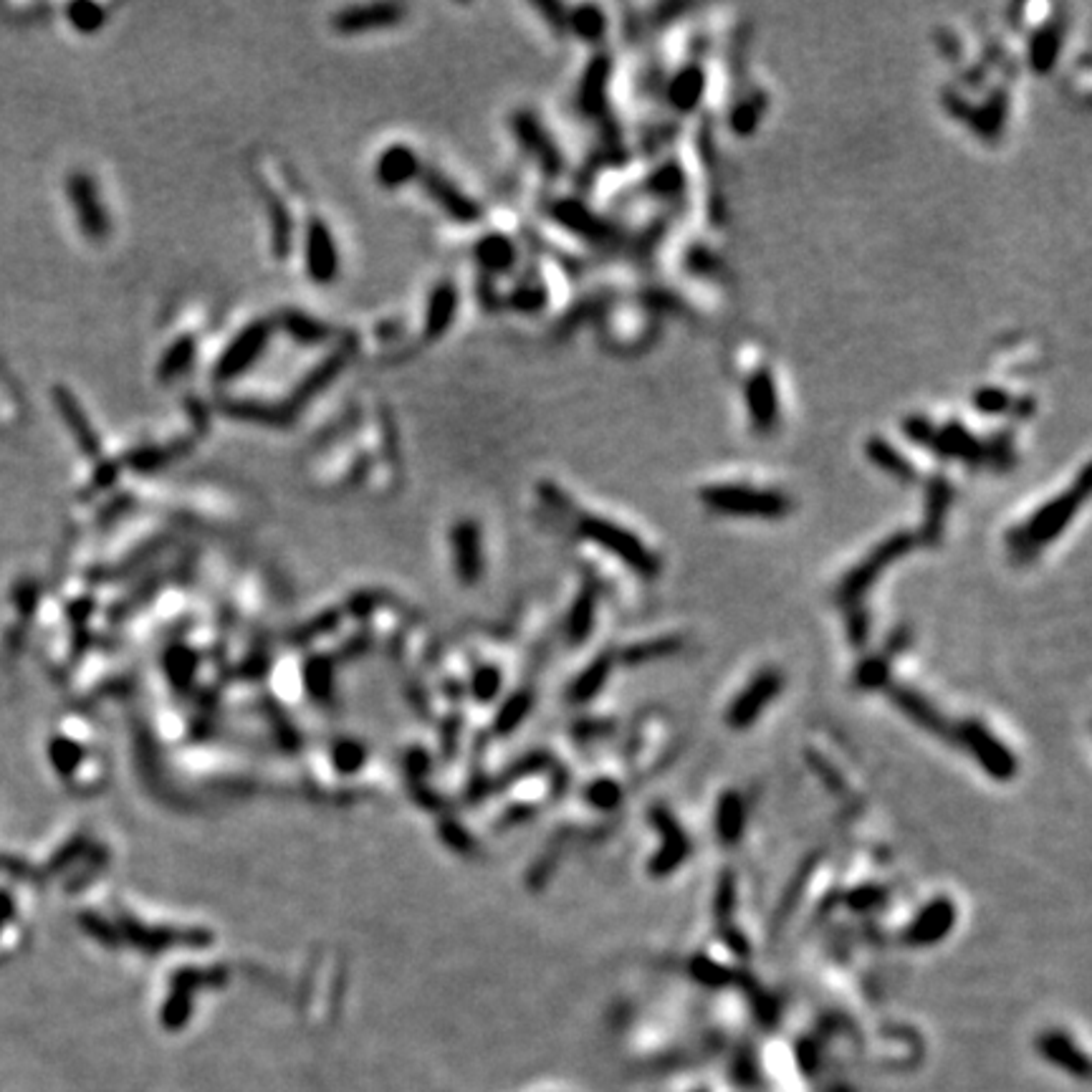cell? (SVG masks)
<instances>
[{
	"label": "cell",
	"instance_id": "obj_42",
	"mask_svg": "<svg viewBox=\"0 0 1092 1092\" xmlns=\"http://www.w3.org/2000/svg\"><path fill=\"white\" fill-rule=\"evenodd\" d=\"M731 119H733V127H736V132H741V135H749V132H754L756 122H759V112H756L754 101L738 104V107L733 109Z\"/></svg>",
	"mask_w": 1092,
	"mask_h": 1092
},
{
	"label": "cell",
	"instance_id": "obj_43",
	"mask_svg": "<svg viewBox=\"0 0 1092 1092\" xmlns=\"http://www.w3.org/2000/svg\"><path fill=\"white\" fill-rule=\"evenodd\" d=\"M807 759H809V762H812V764H815V772L820 774L822 781H825V784L830 786V789H833V791H842V779H839V774H837V772H833V767H827V764L822 762V759H820V756H817V754H809Z\"/></svg>",
	"mask_w": 1092,
	"mask_h": 1092
},
{
	"label": "cell",
	"instance_id": "obj_24",
	"mask_svg": "<svg viewBox=\"0 0 1092 1092\" xmlns=\"http://www.w3.org/2000/svg\"><path fill=\"white\" fill-rule=\"evenodd\" d=\"M706 91V77L698 66H688L670 84V101L680 112H691Z\"/></svg>",
	"mask_w": 1092,
	"mask_h": 1092
},
{
	"label": "cell",
	"instance_id": "obj_1",
	"mask_svg": "<svg viewBox=\"0 0 1092 1092\" xmlns=\"http://www.w3.org/2000/svg\"><path fill=\"white\" fill-rule=\"evenodd\" d=\"M1087 498V468L1080 473L1077 484H1072V489H1067L1064 493L1047 501L1045 506H1039L1024 524H1019L1016 529H1011L1006 534V546L1016 559H1032L1039 551L1045 549L1047 544H1052L1055 539H1060L1064 534V529L1069 526V521L1077 516V511L1082 508Z\"/></svg>",
	"mask_w": 1092,
	"mask_h": 1092
},
{
	"label": "cell",
	"instance_id": "obj_9",
	"mask_svg": "<svg viewBox=\"0 0 1092 1092\" xmlns=\"http://www.w3.org/2000/svg\"><path fill=\"white\" fill-rule=\"evenodd\" d=\"M268 337H271V324L268 321H254V324H249L243 331H238L236 339L228 344L218 367H215L218 379H236L243 373H249L251 367L259 362V357L263 355Z\"/></svg>",
	"mask_w": 1092,
	"mask_h": 1092
},
{
	"label": "cell",
	"instance_id": "obj_32",
	"mask_svg": "<svg viewBox=\"0 0 1092 1092\" xmlns=\"http://www.w3.org/2000/svg\"><path fill=\"white\" fill-rule=\"evenodd\" d=\"M604 86H607V66L604 61H597L587 72L585 82H582V107L585 109H600L604 101Z\"/></svg>",
	"mask_w": 1092,
	"mask_h": 1092
},
{
	"label": "cell",
	"instance_id": "obj_22",
	"mask_svg": "<svg viewBox=\"0 0 1092 1092\" xmlns=\"http://www.w3.org/2000/svg\"><path fill=\"white\" fill-rule=\"evenodd\" d=\"M1039 1050H1042V1055H1045L1047 1060L1057 1063L1060 1067L1069 1069V1072L1074 1074H1085L1087 1060L1080 1055V1050L1064 1037V1034H1057V1032L1045 1034V1037L1039 1039Z\"/></svg>",
	"mask_w": 1092,
	"mask_h": 1092
},
{
	"label": "cell",
	"instance_id": "obj_7",
	"mask_svg": "<svg viewBox=\"0 0 1092 1092\" xmlns=\"http://www.w3.org/2000/svg\"><path fill=\"white\" fill-rule=\"evenodd\" d=\"M650 825L656 827L658 837H661V850L650 857L648 870L653 878H670L673 873H678V868L683 865L693 852L691 837L685 834L683 825L678 822V817L662 804L650 807L648 812Z\"/></svg>",
	"mask_w": 1092,
	"mask_h": 1092
},
{
	"label": "cell",
	"instance_id": "obj_25",
	"mask_svg": "<svg viewBox=\"0 0 1092 1092\" xmlns=\"http://www.w3.org/2000/svg\"><path fill=\"white\" fill-rule=\"evenodd\" d=\"M950 498H953V493H950V486L944 484V481H936V484L928 489L926 524H923L928 542H939L941 532H944V521H946V516H948Z\"/></svg>",
	"mask_w": 1092,
	"mask_h": 1092
},
{
	"label": "cell",
	"instance_id": "obj_33",
	"mask_svg": "<svg viewBox=\"0 0 1092 1092\" xmlns=\"http://www.w3.org/2000/svg\"><path fill=\"white\" fill-rule=\"evenodd\" d=\"M609 673H612V656L597 658V661L590 665V670H587V673L579 678L577 698L587 701V698L597 696V693H600V688L604 685V680L609 678Z\"/></svg>",
	"mask_w": 1092,
	"mask_h": 1092
},
{
	"label": "cell",
	"instance_id": "obj_17",
	"mask_svg": "<svg viewBox=\"0 0 1092 1092\" xmlns=\"http://www.w3.org/2000/svg\"><path fill=\"white\" fill-rule=\"evenodd\" d=\"M746 822H749V804H746L744 794H738L736 789H726L718 797L716 804V834H718L720 844L733 847L744 839Z\"/></svg>",
	"mask_w": 1092,
	"mask_h": 1092
},
{
	"label": "cell",
	"instance_id": "obj_23",
	"mask_svg": "<svg viewBox=\"0 0 1092 1092\" xmlns=\"http://www.w3.org/2000/svg\"><path fill=\"white\" fill-rule=\"evenodd\" d=\"M476 256H479L481 266H484L486 271H490V273L511 271V266H514V260H516L514 243L508 241L506 236H498V233H493V236H486L484 241L476 246Z\"/></svg>",
	"mask_w": 1092,
	"mask_h": 1092
},
{
	"label": "cell",
	"instance_id": "obj_21",
	"mask_svg": "<svg viewBox=\"0 0 1092 1092\" xmlns=\"http://www.w3.org/2000/svg\"><path fill=\"white\" fill-rule=\"evenodd\" d=\"M428 183V190H431V196L435 198V202L440 207H443L445 213L450 215V218L455 220H476L481 215L479 205L471 201V198L463 193V190L455 188L450 180L440 178V175H435V172H431L426 178Z\"/></svg>",
	"mask_w": 1092,
	"mask_h": 1092
},
{
	"label": "cell",
	"instance_id": "obj_29",
	"mask_svg": "<svg viewBox=\"0 0 1092 1092\" xmlns=\"http://www.w3.org/2000/svg\"><path fill=\"white\" fill-rule=\"evenodd\" d=\"M1060 48H1063V33H1060V29L1050 26V29L1039 30L1037 36H1034L1032 46H1029V64H1034L1037 72H1047V69L1055 66Z\"/></svg>",
	"mask_w": 1092,
	"mask_h": 1092
},
{
	"label": "cell",
	"instance_id": "obj_35",
	"mask_svg": "<svg viewBox=\"0 0 1092 1092\" xmlns=\"http://www.w3.org/2000/svg\"><path fill=\"white\" fill-rule=\"evenodd\" d=\"M886 888L880 886H860L847 895V908H852L855 913H868V910L880 908L886 903Z\"/></svg>",
	"mask_w": 1092,
	"mask_h": 1092
},
{
	"label": "cell",
	"instance_id": "obj_15",
	"mask_svg": "<svg viewBox=\"0 0 1092 1092\" xmlns=\"http://www.w3.org/2000/svg\"><path fill=\"white\" fill-rule=\"evenodd\" d=\"M514 132H516V140L521 143V147L532 154L534 160H537L539 165L544 167V170L551 172V175H554V172H559V167H561L559 149L554 147L551 137L546 135V130H544L542 125H539V119L534 117V114H529V112L516 114V117H514Z\"/></svg>",
	"mask_w": 1092,
	"mask_h": 1092
},
{
	"label": "cell",
	"instance_id": "obj_19",
	"mask_svg": "<svg viewBox=\"0 0 1092 1092\" xmlns=\"http://www.w3.org/2000/svg\"><path fill=\"white\" fill-rule=\"evenodd\" d=\"M455 314H458V291L450 281H440L432 289L431 299H428V312H426V324H423V334L431 342L445 337L448 329L453 326Z\"/></svg>",
	"mask_w": 1092,
	"mask_h": 1092
},
{
	"label": "cell",
	"instance_id": "obj_14",
	"mask_svg": "<svg viewBox=\"0 0 1092 1092\" xmlns=\"http://www.w3.org/2000/svg\"><path fill=\"white\" fill-rule=\"evenodd\" d=\"M402 8L390 6V3H373V6H352L344 8L334 16V29L339 33H367V30H379L390 29V26L400 24Z\"/></svg>",
	"mask_w": 1092,
	"mask_h": 1092
},
{
	"label": "cell",
	"instance_id": "obj_26",
	"mask_svg": "<svg viewBox=\"0 0 1092 1092\" xmlns=\"http://www.w3.org/2000/svg\"><path fill=\"white\" fill-rule=\"evenodd\" d=\"M680 650H683V640L675 638V635H667V638L645 640V643L627 648L625 661L630 662V665H643V662L662 661V658L675 656V653H680Z\"/></svg>",
	"mask_w": 1092,
	"mask_h": 1092
},
{
	"label": "cell",
	"instance_id": "obj_39",
	"mask_svg": "<svg viewBox=\"0 0 1092 1092\" xmlns=\"http://www.w3.org/2000/svg\"><path fill=\"white\" fill-rule=\"evenodd\" d=\"M592 620H595V595L585 592V597L577 603L572 620V632L577 640H585L592 630Z\"/></svg>",
	"mask_w": 1092,
	"mask_h": 1092
},
{
	"label": "cell",
	"instance_id": "obj_37",
	"mask_svg": "<svg viewBox=\"0 0 1092 1092\" xmlns=\"http://www.w3.org/2000/svg\"><path fill=\"white\" fill-rule=\"evenodd\" d=\"M691 974L696 976L701 984H709V986H718V984H726L731 976H728V971L723 966H718L716 961H711V958L706 956H696L691 961Z\"/></svg>",
	"mask_w": 1092,
	"mask_h": 1092
},
{
	"label": "cell",
	"instance_id": "obj_38",
	"mask_svg": "<svg viewBox=\"0 0 1092 1092\" xmlns=\"http://www.w3.org/2000/svg\"><path fill=\"white\" fill-rule=\"evenodd\" d=\"M974 400H976V410H981V413L986 415H1002L1011 408V397L1004 390H999V387H986V390H979L974 395Z\"/></svg>",
	"mask_w": 1092,
	"mask_h": 1092
},
{
	"label": "cell",
	"instance_id": "obj_2",
	"mask_svg": "<svg viewBox=\"0 0 1092 1092\" xmlns=\"http://www.w3.org/2000/svg\"><path fill=\"white\" fill-rule=\"evenodd\" d=\"M703 503L723 516L738 519H781L791 511V501L781 490L754 489V486L723 484L709 486L701 493Z\"/></svg>",
	"mask_w": 1092,
	"mask_h": 1092
},
{
	"label": "cell",
	"instance_id": "obj_6",
	"mask_svg": "<svg viewBox=\"0 0 1092 1092\" xmlns=\"http://www.w3.org/2000/svg\"><path fill=\"white\" fill-rule=\"evenodd\" d=\"M784 691V675L776 667H764L741 691L733 696L726 709V726L733 731H746L762 718L767 706H772Z\"/></svg>",
	"mask_w": 1092,
	"mask_h": 1092
},
{
	"label": "cell",
	"instance_id": "obj_18",
	"mask_svg": "<svg viewBox=\"0 0 1092 1092\" xmlns=\"http://www.w3.org/2000/svg\"><path fill=\"white\" fill-rule=\"evenodd\" d=\"M420 172L418 154L408 147V144H392L379 154L374 175L377 183L387 190H397L402 185H408L410 180Z\"/></svg>",
	"mask_w": 1092,
	"mask_h": 1092
},
{
	"label": "cell",
	"instance_id": "obj_27",
	"mask_svg": "<svg viewBox=\"0 0 1092 1092\" xmlns=\"http://www.w3.org/2000/svg\"><path fill=\"white\" fill-rule=\"evenodd\" d=\"M891 661L892 658L886 656H873L857 665L855 670V685L860 691H886L891 685Z\"/></svg>",
	"mask_w": 1092,
	"mask_h": 1092
},
{
	"label": "cell",
	"instance_id": "obj_16",
	"mask_svg": "<svg viewBox=\"0 0 1092 1092\" xmlns=\"http://www.w3.org/2000/svg\"><path fill=\"white\" fill-rule=\"evenodd\" d=\"M746 408H749L756 428L772 431L776 418H779V395H776L772 373L759 370L746 379Z\"/></svg>",
	"mask_w": 1092,
	"mask_h": 1092
},
{
	"label": "cell",
	"instance_id": "obj_28",
	"mask_svg": "<svg viewBox=\"0 0 1092 1092\" xmlns=\"http://www.w3.org/2000/svg\"><path fill=\"white\" fill-rule=\"evenodd\" d=\"M868 455L873 458L875 463H878V468H883V471L891 473V476H895V479L910 481L915 476L913 466L905 461V455L900 453L897 448H892L891 443H886V440H870Z\"/></svg>",
	"mask_w": 1092,
	"mask_h": 1092
},
{
	"label": "cell",
	"instance_id": "obj_40",
	"mask_svg": "<svg viewBox=\"0 0 1092 1092\" xmlns=\"http://www.w3.org/2000/svg\"><path fill=\"white\" fill-rule=\"evenodd\" d=\"M286 329H289L294 337L307 339V342L324 337V326L312 321L309 316H302V314H286Z\"/></svg>",
	"mask_w": 1092,
	"mask_h": 1092
},
{
	"label": "cell",
	"instance_id": "obj_36",
	"mask_svg": "<svg viewBox=\"0 0 1092 1092\" xmlns=\"http://www.w3.org/2000/svg\"><path fill=\"white\" fill-rule=\"evenodd\" d=\"M590 802L603 812H612L622 802V786L612 779H600L590 786Z\"/></svg>",
	"mask_w": 1092,
	"mask_h": 1092
},
{
	"label": "cell",
	"instance_id": "obj_41",
	"mask_svg": "<svg viewBox=\"0 0 1092 1092\" xmlns=\"http://www.w3.org/2000/svg\"><path fill=\"white\" fill-rule=\"evenodd\" d=\"M844 612H847V638H850L855 645L868 643V635H870V617H868V614L862 612L860 607L844 609Z\"/></svg>",
	"mask_w": 1092,
	"mask_h": 1092
},
{
	"label": "cell",
	"instance_id": "obj_5",
	"mask_svg": "<svg viewBox=\"0 0 1092 1092\" xmlns=\"http://www.w3.org/2000/svg\"><path fill=\"white\" fill-rule=\"evenodd\" d=\"M958 744L974 756L976 764L984 769L986 776H992L994 781H1011L1019 772V762H1016L1014 751L1006 749V744H1002L989 728L976 718L961 720L953 728Z\"/></svg>",
	"mask_w": 1092,
	"mask_h": 1092
},
{
	"label": "cell",
	"instance_id": "obj_34",
	"mask_svg": "<svg viewBox=\"0 0 1092 1092\" xmlns=\"http://www.w3.org/2000/svg\"><path fill=\"white\" fill-rule=\"evenodd\" d=\"M69 21L79 33H94L107 21V11L94 3H77V6H69Z\"/></svg>",
	"mask_w": 1092,
	"mask_h": 1092
},
{
	"label": "cell",
	"instance_id": "obj_3",
	"mask_svg": "<svg viewBox=\"0 0 1092 1092\" xmlns=\"http://www.w3.org/2000/svg\"><path fill=\"white\" fill-rule=\"evenodd\" d=\"M913 537L910 534H892L891 539H886L883 544H878L873 551L862 561H857L850 572L839 579L837 585V603L844 609L860 607L862 597L873 590V585L878 582V577L886 572V567H891L892 561L900 559L903 554H908L913 549Z\"/></svg>",
	"mask_w": 1092,
	"mask_h": 1092
},
{
	"label": "cell",
	"instance_id": "obj_11",
	"mask_svg": "<svg viewBox=\"0 0 1092 1092\" xmlns=\"http://www.w3.org/2000/svg\"><path fill=\"white\" fill-rule=\"evenodd\" d=\"M886 691L888 696L892 698V703H895V709L900 711L905 718L913 720L915 726L933 733V736H941V738L953 736V728L946 723L944 714H941V711L936 709L923 693H918L915 688H908V685H892V683L888 685Z\"/></svg>",
	"mask_w": 1092,
	"mask_h": 1092
},
{
	"label": "cell",
	"instance_id": "obj_30",
	"mask_svg": "<svg viewBox=\"0 0 1092 1092\" xmlns=\"http://www.w3.org/2000/svg\"><path fill=\"white\" fill-rule=\"evenodd\" d=\"M564 24H567L569 29L577 33V36L587 38V41H597V38H603L604 29H607V21H604L603 11H600L597 6L574 8L572 16H569Z\"/></svg>",
	"mask_w": 1092,
	"mask_h": 1092
},
{
	"label": "cell",
	"instance_id": "obj_8",
	"mask_svg": "<svg viewBox=\"0 0 1092 1092\" xmlns=\"http://www.w3.org/2000/svg\"><path fill=\"white\" fill-rule=\"evenodd\" d=\"M956 918L958 910L950 897H933L915 913L910 926L905 928V944L915 946V948H928V946L941 944L950 936V931L956 926Z\"/></svg>",
	"mask_w": 1092,
	"mask_h": 1092
},
{
	"label": "cell",
	"instance_id": "obj_4",
	"mask_svg": "<svg viewBox=\"0 0 1092 1092\" xmlns=\"http://www.w3.org/2000/svg\"><path fill=\"white\" fill-rule=\"evenodd\" d=\"M582 534L595 544H600L604 551L625 561L627 567L638 574V577L656 579L661 574V559H658V554H653L635 534L627 532V529H620L612 521L587 516V519H582Z\"/></svg>",
	"mask_w": 1092,
	"mask_h": 1092
},
{
	"label": "cell",
	"instance_id": "obj_13",
	"mask_svg": "<svg viewBox=\"0 0 1092 1092\" xmlns=\"http://www.w3.org/2000/svg\"><path fill=\"white\" fill-rule=\"evenodd\" d=\"M733 910H736V875L731 870H723L714 895V921L723 944L731 950H736L738 956H746L749 953V941L741 936V931L733 923Z\"/></svg>",
	"mask_w": 1092,
	"mask_h": 1092
},
{
	"label": "cell",
	"instance_id": "obj_12",
	"mask_svg": "<svg viewBox=\"0 0 1092 1092\" xmlns=\"http://www.w3.org/2000/svg\"><path fill=\"white\" fill-rule=\"evenodd\" d=\"M307 271L316 284H329L339 271L337 241L321 220H312L307 231Z\"/></svg>",
	"mask_w": 1092,
	"mask_h": 1092
},
{
	"label": "cell",
	"instance_id": "obj_31",
	"mask_svg": "<svg viewBox=\"0 0 1092 1092\" xmlns=\"http://www.w3.org/2000/svg\"><path fill=\"white\" fill-rule=\"evenodd\" d=\"M193 357H196V342L190 337H180L178 342L172 344L170 349L165 352V357H162L160 362V377L162 379H175L180 377V374L185 373L190 367V362H193Z\"/></svg>",
	"mask_w": 1092,
	"mask_h": 1092
},
{
	"label": "cell",
	"instance_id": "obj_20",
	"mask_svg": "<svg viewBox=\"0 0 1092 1092\" xmlns=\"http://www.w3.org/2000/svg\"><path fill=\"white\" fill-rule=\"evenodd\" d=\"M54 402L59 415L66 420L69 431H72V435L77 437L79 448H82L86 455H91V458L99 455V437H96L94 428H91L89 418H86V413H84L82 405L77 402V397L66 390V387H56Z\"/></svg>",
	"mask_w": 1092,
	"mask_h": 1092
},
{
	"label": "cell",
	"instance_id": "obj_10",
	"mask_svg": "<svg viewBox=\"0 0 1092 1092\" xmlns=\"http://www.w3.org/2000/svg\"><path fill=\"white\" fill-rule=\"evenodd\" d=\"M69 198H72V207L77 213L82 231L91 238V241H101L109 233V215L107 207L101 205L99 190H96L94 180L86 172H74L69 178Z\"/></svg>",
	"mask_w": 1092,
	"mask_h": 1092
}]
</instances>
